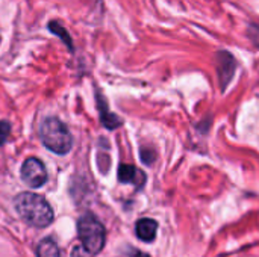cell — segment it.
Wrapping results in <instances>:
<instances>
[{"label":"cell","mask_w":259,"mask_h":257,"mask_svg":"<svg viewBox=\"0 0 259 257\" xmlns=\"http://www.w3.org/2000/svg\"><path fill=\"white\" fill-rule=\"evenodd\" d=\"M47 27H49V30H50L52 33H55V35L61 36V39L67 44V47L73 52V42H71L70 35L67 33V30H65V27H64V26L58 24L56 21H50V23L47 24Z\"/></svg>","instance_id":"30bf717a"},{"label":"cell","mask_w":259,"mask_h":257,"mask_svg":"<svg viewBox=\"0 0 259 257\" xmlns=\"http://www.w3.org/2000/svg\"><path fill=\"white\" fill-rule=\"evenodd\" d=\"M77 235L85 251H88L90 254H97L105 247V241H106L105 227L91 214H85L77 221Z\"/></svg>","instance_id":"3957f363"},{"label":"cell","mask_w":259,"mask_h":257,"mask_svg":"<svg viewBox=\"0 0 259 257\" xmlns=\"http://www.w3.org/2000/svg\"><path fill=\"white\" fill-rule=\"evenodd\" d=\"M14 206L20 218L32 227L42 229L53 221V209L42 195L21 192L14 198Z\"/></svg>","instance_id":"6da1fadb"},{"label":"cell","mask_w":259,"mask_h":257,"mask_svg":"<svg viewBox=\"0 0 259 257\" xmlns=\"http://www.w3.org/2000/svg\"><path fill=\"white\" fill-rule=\"evenodd\" d=\"M156 230H158V223L155 220H150V218L140 220L137 223V227H135L137 236L143 242H152L156 236Z\"/></svg>","instance_id":"52a82bcc"},{"label":"cell","mask_w":259,"mask_h":257,"mask_svg":"<svg viewBox=\"0 0 259 257\" xmlns=\"http://www.w3.org/2000/svg\"><path fill=\"white\" fill-rule=\"evenodd\" d=\"M247 35L250 41L253 42V45L259 48V24H250L247 29Z\"/></svg>","instance_id":"8fae6325"},{"label":"cell","mask_w":259,"mask_h":257,"mask_svg":"<svg viewBox=\"0 0 259 257\" xmlns=\"http://www.w3.org/2000/svg\"><path fill=\"white\" fill-rule=\"evenodd\" d=\"M44 147L56 155H67L73 147V138L67 126L56 117H49L39 127Z\"/></svg>","instance_id":"7a4b0ae2"},{"label":"cell","mask_w":259,"mask_h":257,"mask_svg":"<svg viewBox=\"0 0 259 257\" xmlns=\"http://www.w3.org/2000/svg\"><path fill=\"white\" fill-rule=\"evenodd\" d=\"M118 180L121 183H132L137 188H141L146 183V176L137 167L127 165V164H121L118 167Z\"/></svg>","instance_id":"8992f818"},{"label":"cell","mask_w":259,"mask_h":257,"mask_svg":"<svg viewBox=\"0 0 259 257\" xmlns=\"http://www.w3.org/2000/svg\"><path fill=\"white\" fill-rule=\"evenodd\" d=\"M21 180L29 188H41L47 182V171L44 164L36 158H29L21 165Z\"/></svg>","instance_id":"277c9868"},{"label":"cell","mask_w":259,"mask_h":257,"mask_svg":"<svg viewBox=\"0 0 259 257\" xmlns=\"http://www.w3.org/2000/svg\"><path fill=\"white\" fill-rule=\"evenodd\" d=\"M97 108H99V112H100V121L103 123V126L106 129L112 130V129H117V127L121 126V120L117 115H114V114H111L108 111V105H106V101L103 100L102 95H99V98H97Z\"/></svg>","instance_id":"ba28073f"},{"label":"cell","mask_w":259,"mask_h":257,"mask_svg":"<svg viewBox=\"0 0 259 257\" xmlns=\"http://www.w3.org/2000/svg\"><path fill=\"white\" fill-rule=\"evenodd\" d=\"M132 257H149L147 254H143V253H138V251H135V256Z\"/></svg>","instance_id":"5bb4252c"},{"label":"cell","mask_w":259,"mask_h":257,"mask_svg":"<svg viewBox=\"0 0 259 257\" xmlns=\"http://www.w3.org/2000/svg\"><path fill=\"white\" fill-rule=\"evenodd\" d=\"M11 133V124L8 121H0V147L6 142Z\"/></svg>","instance_id":"7c38bea8"},{"label":"cell","mask_w":259,"mask_h":257,"mask_svg":"<svg viewBox=\"0 0 259 257\" xmlns=\"http://www.w3.org/2000/svg\"><path fill=\"white\" fill-rule=\"evenodd\" d=\"M215 67H217V74L220 80L222 91H225L229 83L232 82L235 71H237V59L234 55L228 50H220L215 53Z\"/></svg>","instance_id":"5b68a950"},{"label":"cell","mask_w":259,"mask_h":257,"mask_svg":"<svg viewBox=\"0 0 259 257\" xmlns=\"http://www.w3.org/2000/svg\"><path fill=\"white\" fill-rule=\"evenodd\" d=\"M36 257H59V248L50 238L42 239L36 247Z\"/></svg>","instance_id":"9c48e42d"},{"label":"cell","mask_w":259,"mask_h":257,"mask_svg":"<svg viewBox=\"0 0 259 257\" xmlns=\"http://www.w3.org/2000/svg\"><path fill=\"white\" fill-rule=\"evenodd\" d=\"M155 156L156 155H155V151L152 148H141V159H143L144 164L150 165L155 161Z\"/></svg>","instance_id":"4fadbf2b"}]
</instances>
